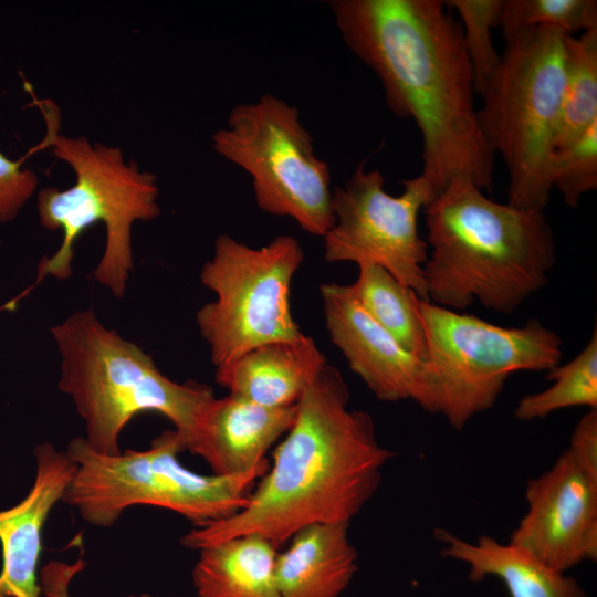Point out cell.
Segmentation results:
<instances>
[{"label":"cell","instance_id":"cell-10","mask_svg":"<svg viewBox=\"0 0 597 597\" xmlns=\"http://www.w3.org/2000/svg\"><path fill=\"white\" fill-rule=\"evenodd\" d=\"M303 258L300 242L289 234L261 248L229 234L217 238L213 255L200 272L201 283L216 300L196 315L216 368L258 346L303 334L290 303L292 280Z\"/></svg>","mask_w":597,"mask_h":597},{"label":"cell","instance_id":"cell-7","mask_svg":"<svg viewBox=\"0 0 597 597\" xmlns=\"http://www.w3.org/2000/svg\"><path fill=\"white\" fill-rule=\"evenodd\" d=\"M565 36L556 28L536 27L504 39L499 69L480 95L478 123L506 166L507 203L517 208L544 210L549 200Z\"/></svg>","mask_w":597,"mask_h":597},{"label":"cell","instance_id":"cell-4","mask_svg":"<svg viewBox=\"0 0 597 597\" xmlns=\"http://www.w3.org/2000/svg\"><path fill=\"white\" fill-rule=\"evenodd\" d=\"M61 355L59 388L83 419L84 439L95 451L117 454L123 429L136 416L166 417L191 452L213 390L165 376L136 344L105 327L92 308L51 327Z\"/></svg>","mask_w":597,"mask_h":597},{"label":"cell","instance_id":"cell-1","mask_svg":"<svg viewBox=\"0 0 597 597\" xmlns=\"http://www.w3.org/2000/svg\"><path fill=\"white\" fill-rule=\"evenodd\" d=\"M336 27L381 82L388 107L411 118L422 139L432 199L454 178L491 191L494 154L474 106L462 28L442 0H334Z\"/></svg>","mask_w":597,"mask_h":597},{"label":"cell","instance_id":"cell-24","mask_svg":"<svg viewBox=\"0 0 597 597\" xmlns=\"http://www.w3.org/2000/svg\"><path fill=\"white\" fill-rule=\"evenodd\" d=\"M503 0H449L460 19L464 45L472 66L474 91L481 95L496 73L501 56L491 30L499 25Z\"/></svg>","mask_w":597,"mask_h":597},{"label":"cell","instance_id":"cell-3","mask_svg":"<svg viewBox=\"0 0 597 597\" xmlns=\"http://www.w3.org/2000/svg\"><path fill=\"white\" fill-rule=\"evenodd\" d=\"M423 209L431 303L464 310L479 301L511 314L546 284L556 248L544 210L496 202L464 178L451 180Z\"/></svg>","mask_w":597,"mask_h":597},{"label":"cell","instance_id":"cell-9","mask_svg":"<svg viewBox=\"0 0 597 597\" xmlns=\"http://www.w3.org/2000/svg\"><path fill=\"white\" fill-rule=\"evenodd\" d=\"M212 147L250 175L260 209L316 237L332 227L331 171L295 106L272 94L238 104L212 135Z\"/></svg>","mask_w":597,"mask_h":597},{"label":"cell","instance_id":"cell-2","mask_svg":"<svg viewBox=\"0 0 597 597\" xmlns=\"http://www.w3.org/2000/svg\"><path fill=\"white\" fill-rule=\"evenodd\" d=\"M349 390L326 365L296 404V418L273 452L245 505L233 515L192 526L191 549L256 534L276 548L300 530L348 524L373 498L392 453L377 440L371 416L348 409Z\"/></svg>","mask_w":597,"mask_h":597},{"label":"cell","instance_id":"cell-15","mask_svg":"<svg viewBox=\"0 0 597 597\" xmlns=\"http://www.w3.org/2000/svg\"><path fill=\"white\" fill-rule=\"evenodd\" d=\"M297 407L272 408L234 395L208 406L191 453L202 458L213 474L250 472L268 462L266 451L293 426Z\"/></svg>","mask_w":597,"mask_h":597},{"label":"cell","instance_id":"cell-8","mask_svg":"<svg viewBox=\"0 0 597 597\" xmlns=\"http://www.w3.org/2000/svg\"><path fill=\"white\" fill-rule=\"evenodd\" d=\"M417 308L427 341V373L417 404L441 413L458 431L494 406L512 373L548 371L562 358L561 337L536 318L503 327L419 297Z\"/></svg>","mask_w":597,"mask_h":597},{"label":"cell","instance_id":"cell-28","mask_svg":"<svg viewBox=\"0 0 597 597\" xmlns=\"http://www.w3.org/2000/svg\"><path fill=\"white\" fill-rule=\"evenodd\" d=\"M86 562L82 558L73 563L57 559L48 562L40 568L39 583L41 597H71L70 587L72 580L83 572ZM129 597H151L147 594Z\"/></svg>","mask_w":597,"mask_h":597},{"label":"cell","instance_id":"cell-13","mask_svg":"<svg viewBox=\"0 0 597 597\" xmlns=\"http://www.w3.org/2000/svg\"><path fill=\"white\" fill-rule=\"evenodd\" d=\"M326 328L373 394L383 401L419 400L427 363L406 350L352 295L348 285L321 286Z\"/></svg>","mask_w":597,"mask_h":597},{"label":"cell","instance_id":"cell-25","mask_svg":"<svg viewBox=\"0 0 597 597\" xmlns=\"http://www.w3.org/2000/svg\"><path fill=\"white\" fill-rule=\"evenodd\" d=\"M549 180L572 208L578 206L584 195L597 189V122L578 138L553 151Z\"/></svg>","mask_w":597,"mask_h":597},{"label":"cell","instance_id":"cell-19","mask_svg":"<svg viewBox=\"0 0 597 597\" xmlns=\"http://www.w3.org/2000/svg\"><path fill=\"white\" fill-rule=\"evenodd\" d=\"M277 548L256 534L240 535L199 549L191 572L198 597H280Z\"/></svg>","mask_w":597,"mask_h":597},{"label":"cell","instance_id":"cell-26","mask_svg":"<svg viewBox=\"0 0 597 597\" xmlns=\"http://www.w3.org/2000/svg\"><path fill=\"white\" fill-rule=\"evenodd\" d=\"M0 153V223L13 220L35 192L36 174Z\"/></svg>","mask_w":597,"mask_h":597},{"label":"cell","instance_id":"cell-27","mask_svg":"<svg viewBox=\"0 0 597 597\" xmlns=\"http://www.w3.org/2000/svg\"><path fill=\"white\" fill-rule=\"evenodd\" d=\"M566 450L582 469L597 479V409H589L579 419Z\"/></svg>","mask_w":597,"mask_h":597},{"label":"cell","instance_id":"cell-20","mask_svg":"<svg viewBox=\"0 0 597 597\" xmlns=\"http://www.w3.org/2000/svg\"><path fill=\"white\" fill-rule=\"evenodd\" d=\"M358 270L356 281L348 285L354 298L406 350L426 360L427 341L416 293L379 265L364 263Z\"/></svg>","mask_w":597,"mask_h":597},{"label":"cell","instance_id":"cell-23","mask_svg":"<svg viewBox=\"0 0 597 597\" xmlns=\"http://www.w3.org/2000/svg\"><path fill=\"white\" fill-rule=\"evenodd\" d=\"M503 38L530 28L551 27L566 35L597 29L596 0H503L499 25Z\"/></svg>","mask_w":597,"mask_h":597},{"label":"cell","instance_id":"cell-22","mask_svg":"<svg viewBox=\"0 0 597 597\" xmlns=\"http://www.w3.org/2000/svg\"><path fill=\"white\" fill-rule=\"evenodd\" d=\"M554 384L545 390L526 395L514 416L521 421L543 419L554 411L578 406L597 409V329L582 352L565 365L547 371Z\"/></svg>","mask_w":597,"mask_h":597},{"label":"cell","instance_id":"cell-21","mask_svg":"<svg viewBox=\"0 0 597 597\" xmlns=\"http://www.w3.org/2000/svg\"><path fill=\"white\" fill-rule=\"evenodd\" d=\"M597 122V29L564 40V87L554 150Z\"/></svg>","mask_w":597,"mask_h":597},{"label":"cell","instance_id":"cell-14","mask_svg":"<svg viewBox=\"0 0 597 597\" xmlns=\"http://www.w3.org/2000/svg\"><path fill=\"white\" fill-rule=\"evenodd\" d=\"M35 476L27 495L0 511V597H41L39 563L45 522L70 484L75 464L51 442L34 448Z\"/></svg>","mask_w":597,"mask_h":597},{"label":"cell","instance_id":"cell-11","mask_svg":"<svg viewBox=\"0 0 597 597\" xmlns=\"http://www.w3.org/2000/svg\"><path fill=\"white\" fill-rule=\"evenodd\" d=\"M379 170L359 164L332 196L333 223L324 234V259L329 262L376 264L416 295L429 301L423 266L428 244L418 232V214L432 200L419 175L401 181L399 196L388 193Z\"/></svg>","mask_w":597,"mask_h":597},{"label":"cell","instance_id":"cell-16","mask_svg":"<svg viewBox=\"0 0 597 597\" xmlns=\"http://www.w3.org/2000/svg\"><path fill=\"white\" fill-rule=\"evenodd\" d=\"M327 365L314 339L305 334L291 341L258 346L216 368V381L261 406L280 408L296 405Z\"/></svg>","mask_w":597,"mask_h":597},{"label":"cell","instance_id":"cell-18","mask_svg":"<svg viewBox=\"0 0 597 597\" xmlns=\"http://www.w3.org/2000/svg\"><path fill=\"white\" fill-rule=\"evenodd\" d=\"M434 536L443 544V556L470 566L471 580L496 576L503 580L511 597H585L575 578L548 567L511 543L502 544L488 535L472 543L446 530H437Z\"/></svg>","mask_w":597,"mask_h":597},{"label":"cell","instance_id":"cell-6","mask_svg":"<svg viewBox=\"0 0 597 597\" xmlns=\"http://www.w3.org/2000/svg\"><path fill=\"white\" fill-rule=\"evenodd\" d=\"M185 450L175 429L163 431L146 450L117 454L100 453L83 437L73 438L65 452L75 472L61 502L98 527L114 525L125 510L138 505L166 509L202 525L240 511L270 467L268 461L241 474H199L179 462Z\"/></svg>","mask_w":597,"mask_h":597},{"label":"cell","instance_id":"cell-12","mask_svg":"<svg viewBox=\"0 0 597 597\" xmlns=\"http://www.w3.org/2000/svg\"><path fill=\"white\" fill-rule=\"evenodd\" d=\"M525 499L527 511L509 543L562 573L597 559V479L567 450L528 480Z\"/></svg>","mask_w":597,"mask_h":597},{"label":"cell","instance_id":"cell-5","mask_svg":"<svg viewBox=\"0 0 597 597\" xmlns=\"http://www.w3.org/2000/svg\"><path fill=\"white\" fill-rule=\"evenodd\" d=\"M44 116L46 135L43 145L73 169L76 180L63 190L45 187L38 192L41 226L62 230L63 239L53 255L41 259L36 280L23 295L46 275L61 281L69 279L75 242L87 228L103 222L105 250L92 276L122 298L133 270V223L153 220L160 213L157 176L142 170L133 160L127 161L119 147L92 143L84 136L60 134L50 109Z\"/></svg>","mask_w":597,"mask_h":597},{"label":"cell","instance_id":"cell-17","mask_svg":"<svg viewBox=\"0 0 597 597\" xmlns=\"http://www.w3.org/2000/svg\"><path fill=\"white\" fill-rule=\"evenodd\" d=\"M348 524L320 523L296 532L277 553L280 597H339L357 572L358 554Z\"/></svg>","mask_w":597,"mask_h":597}]
</instances>
